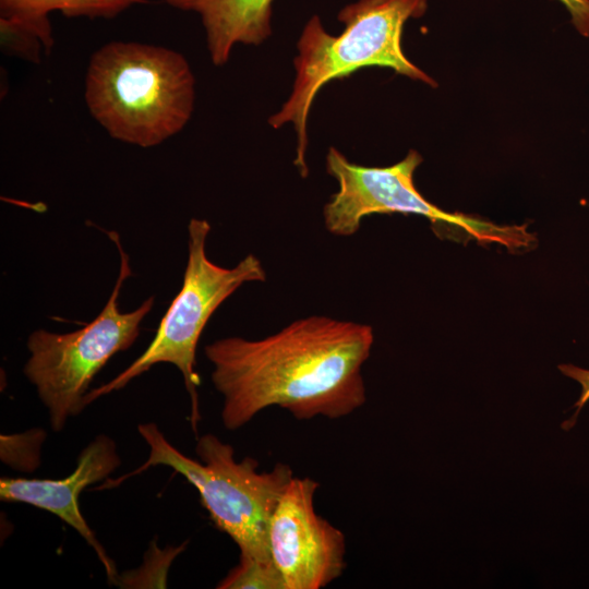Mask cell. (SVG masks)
<instances>
[{"label": "cell", "mask_w": 589, "mask_h": 589, "mask_svg": "<svg viewBox=\"0 0 589 589\" xmlns=\"http://www.w3.org/2000/svg\"><path fill=\"white\" fill-rule=\"evenodd\" d=\"M200 15L212 62L224 65L236 45L257 46L272 33L274 0H166Z\"/></svg>", "instance_id": "obj_10"}, {"label": "cell", "mask_w": 589, "mask_h": 589, "mask_svg": "<svg viewBox=\"0 0 589 589\" xmlns=\"http://www.w3.org/2000/svg\"><path fill=\"white\" fill-rule=\"evenodd\" d=\"M144 0H0L1 35H23L39 41L46 52L52 46L48 15L115 17Z\"/></svg>", "instance_id": "obj_11"}, {"label": "cell", "mask_w": 589, "mask_h": 589, "mask_svg": "<svg viewBox=\"0 0 589 589\" xmlns=\"http://www.w3.org/2000/svg\"><path fill=\"white\" fill-rule=\"evenodd\" d=\"M108 235L119 249L120 269L100 313L77 330L57 334L37 329L27 340L29 358L24 374L36 387L55 432L61 431L69 418L86 407L85 396L95 375L113 354L134 344L143 318L154 305V297H149L131 312L120 311V291L131 276V268L118 233Z\"/></svg>", "instance_id": "obj_6"}, {"label": "cell", "mask_w": 589, "mask_h": 589, "mask_svg": "<svg viewBox=\"0 0 589 589\" xmlns=\"http://www.w3.org/2000/svg\"><path fill=\"white\" fill-rule=\"evenodd\" d=\"M568 11L575 28L589 37V0H558Z\"/></svg>", "instance_id": "obj_14"}, {"label": "cell", "mask_w": 589, "mask_h": 589, "mask_svg": "<svg viewBox=\"0 0 589 589\" xmlns=\"http://www.w3.org/2000/svg\"><path fill=\"white\" fill-rule=\"evenodd\" d=\"M428 0H359L344 7L337 19L342 32H326L321 19L312 16L298 40L293 60L292 91L268 123L279 129L292 124L297 134L296 166L306 177L308 118L313 100L329 81L349 76L362 68H389L430 86L436 82L404 53L401 35L409 19L422 16Z\"/></svg>", "instance_id": "obj_2"}, {"label": "cell", "mask_w": 589, "mask_h": 589, "mask_svg": "<svg viewBox=\"0 0 589 589\" xmlns=\"http://www.w3.org/2000/svg\"><path fill=\"white\" fill-rule=\"evenodd\" d=\"M558 369L563 374L577 381L581 385L580 397L578 401L574 405V407H576L577 410L574 417L572 418V423L569 425V428H572L581 408L589 400V370L581 369L573 364H560Z\"/></svg>", "instance_id": "obj_13"}, {"label": "cell", "mask_w": 589, "mask_h": 589, "mask_svg": "<svg viewBox=\"0 0 589 589\" xmlns=\"http://www.w3.org/2000/svg\"><path fill=\"white\" fill-rule=\"evenodd\" d=\"M318 482L293 477L271 518L269 551L286 589H321L346 568L344 532L316 513Z\"/></svg>", "instance_id": "obj_8"}, {"label": "cell", "mask_w": 589, "mask_h": 589, "mask_svg": "<svg viewBox=\"0 0 589 589\" xmlns=\"http://www.w3.org/2000/svg\"><path fill=\"white\" fill-rule=\"evenodd\" d=\"M421 155L410 151L399 163L388 167L357 165L335 147L326 156L327 173L336 179L338 190L323 209L326 229L335 236L354 235L361 220L372 214L420 215L434 225L447 224L464 230L481 243L496 242L509 250L532 248L537 239L527 226H498L459 213H448L429 202L416 188L413 173Z\"/></svg>", "instance_id": "obj_7"}, {"label": "cell", "mask_w": 589, "mask_h": 589, "mask_svg": "<svg viewBox=\"0 0 589 589\" xmlns=\"http://www.w3.org/2000/svg\"><path fill=\"white\" fill-rule=\"evenodd\" d=\"M373 341L370 325L312 315L261 339L208 344L224 426L240 429L273 406L297 420L349 416L366 400L361 369Z\"/></svg>", "instance_id": "obj_1"}, {"label": "cell", "mask_w": 589, "mask_h": 589, "mask_svg": "<svg viewBox=\"0 0 589 589\" xmlns=\"http://www.w3.org/2000/svg\"><path fill=\"white\" fill-rule=\"evenodd\" d=\"M218 589H286L274 562L240 557L239 563L217 585Z\"/></svg>", "instance_id": "obj_12"}, {"label": "cell", "mask_w": 589, "mask_h": 589, "mask_svg": "<svg viewBox=\"0 0 589 589\" xmlns=\"http://www.w3.org/2000/svg\"><path fill=\"white\" fill-rule=\"evenodd\" d=\"M121 465L117 445L107 435H97L80 453L74 470L63 479H0V498L47 510L73 528L93 548L111 584H118L112 558L84 519L79 497L89 485L107 480Z\"/></svg>", "instance_id": "obj_9"}, {"label": "cell", "mask_w": 589, "mask_h": 589, "mask_svg": "<svg viewBox=\"0 0 589 589\" xmlns=\"http://www.w3.org/2000/svg\"><path fill=\"white\" fill-rule=\"evenodd\" d=\"M211 231L207 220L192 218L188 225V262L180 291L160 320L146 350L108 383L91 389L86 406L97 398L123 388L133 378L158 363H170L182 374L190 397V422L197 433L201 420L199 392L201 378L195 371L196 348L203 329L217 308L245 283L265 281L259 257L248 254L235 267L213 263L206 254Z\"/></svg>", "instance_id": "obj_5"}, {"label": "cell", "mask_w": 589, "mask_h": 589, "mask_svg": "<svg viewBox=\"0 0 589 589\" xmlns=\"http://www.w3.org/2000/svg\"><path fill=\"white\" fill-rule=\"evenodd\" d=\"M84 97L93 118L121 142L153 147L189 122L195 80L176 50L136 41H110L89 59Z\"/></svg>", "instance_id": "obj_3"}, {"label": "cell", "mask_w": 589, "mask_h": 589, "mask_svg": "<svg viewBox=\"0 0 589 589\" xmlns=\"http://www.w3.org/2000/svg\"><path fill=\"white\" fill-rule=\"evenodd\" d=\"M137 431L148 445L147 460L119 480L106 481L103 488L116 486L152 467H169L195 488L212 521L237 544L240 557L273 562L268 529L294 477L288 465L277 462L271 470L260 471L257 460H237L233 447L209 433L197 438L196 460L170 444L155 423L140 424Z\"/></svg>", "instance_id": "obj_4"}]
</instances>
